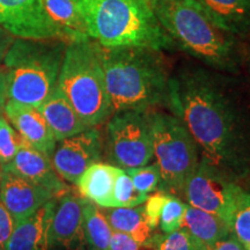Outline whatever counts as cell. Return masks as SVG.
Instances as JSON below:
<instances>
[{
	"mask_svg": "<svg viewBox=\"0 0 250 250\" xmlns=\"http://www.w3.org/2000/svg\"><path fill=\"white\" fill-rule=\"evenodd\" d=\"M66 45L61 40L15 37L1 64L7 99L39 108L57 87Z\"/></svg>",
	"mask_w": 250,
	"mask_h": 250,
	"instance_id": "5b68a950",
	"label": "cell"
},
{
	"mask_svg": "<svg viewBox=\"0 0 250 250\" xmlns=\"http://www.w3.org/2000/svg\"><path fill=\"white\" fill-rule=\"evenodd\" d=\"M169 193L159 191L153 195L148 196L146 202L144 203V208H145V214L147 218L148 225L153 230H156L159 228V221H160V215L162 208H164L166 201H167Z\"/></svg>",
	"mask_w": 250,
	"mask_h": 250,
	"instance_id": "f546056e",
	"label": "cell"
},
{
	"mask_svg": "<svg viewBox=\"0 0 250 250\" xmlns=\"http://www.w3.org/2000/svg\"><path fill=\"white\" fill-rule=\"evenodd\" d=\"M56 197L50 190L9 171L0 174V199L15 224L29 218Z\"/></svg>",
	"mask_w": 250,
	"mask_h": 250,
	"instance_id": "4fadbf2b",
	"label": "cell"
},
{
	"mask_svg": "<svg viewBox=\"0 0 250 250\" xmlns=\"http://www.w3.org/2000/svg\"><path fill=\"white\" fill-rule=\"evenodd\" d=\"M0 171H1V169H0Z\"/></svg>",
	"mask_w": 250,
	"mask_h": 250,
	"instance_id": "f35d334b",
	"label": "cell"
},
{
	"mask_svg": "<svg viewBox=\"0 0 250 250\" xmlns=\"http://www.w3.org/2000/svg\"><path fill=\"white\" fill-rule=\"evenodd\" d=\"M111 229L127 234L140 246L152 248L155 230L148 225L144 204L133 208H103Z\"/></svg>",
	"mask_w": 250,
	"mask_h": 250,
	"instance_id": "44dd1931",
	"label": "cell"
},
{
	"mask_svg": "<svg viewBox=\"0 0 250 250\" xmlns=\"http://www.w3.org/2000/svg\"><path fill=\"white\" fill-rule=\"evenodd\" d=\"M55 197L29 218L15 224L5 250H49L48 228Z\"/></svg>",
	"mask_w": 250,
	"mask_h": 250,
	"instance_id": "2e32d148",
	"label": "cell"
},
{
	"mask_svg": "<svg viewBox=\"0 0 250 250\" xmlns=\"http://www.w3.org/2000/svg\"><path fill=\"white\" fill-rule=\"evenodd\" d=\"M232 233L246 250H250V191L243 190L229 221Z\"/></svg>",
	"mask_w": 250,
	"mask_h": 250,
	"instance_id": "cb8c5ba5",
	"label": "cell"
},
{
	"mask_svg": "<svg viewBox=\"0 0 250 250\" xmlns=\"http://www.w3.org/2000/svg\"></svg>",
	"mask_w": 250,
	"mask_h": 250,
	"instance_id": "ab89813d",
	"label": "cell"
},
{
	"mask_svg": "<svg viewBox=\"0 0 250 250\" xmlns=\"http://www.w3.org/2000/svg\"><path fill=\"white\" fill-rule=\"evenodd\" d=\"M0 169L13 173L37 186L45 188L55 196L62 195L70 189L55 170L51 159L37 151L24 140L21 143L13 160Z\"/></svg>",
	"mask_w": 250,
	"mask_h": 250,
	"instance_id": "9a60e30c",
	"label": "cell"
},
{
	"mask_svg": "<svg viewBox=\"0 0 250 250\" xmlns=\"http://www.w3.org/2000/svg\"><path fill=\"white\" fill-rule=\"evenodd\" d=\"M0 174H1V171H0Z\"/></svg>",
	"mask_w": 250,
	"mask_h": 250,
	"instance_id": "74e56055",
	"label": "cell"
},
{
	"mask_svg": "<svg viewBox=\"0 0 250 250\" xmlns=\"http://www.w3.org/2000/svg\"><path fill=\"white\" fill-rule=\"evenodd\" d=\"M224 30L240 37L250 33V0H197Z\"/></svg>",
	"mask_w": 250,
	"mask_h": 250,
	"instance_id": "d6986e66",
	"label": "cell"
},
{
	"mask_svg": "<svg viewBox=\"0 0 250 250\" xmlns=\"http://www.w3.org/2000/svg\"><path fill=\"white\" fill-rule=\"evenodd\" d=\"M153 250H208L181 227L173 233H156L152 241Z\"/></svg>",
	"mask_w": 250,
	"mask_h": 250,
	"instance_id": "484cf974",
	"label": "cell"
},
{
	"mask_svg": "<svg viewBox=\"0 0 250 250\" xmlns=\"http://www.w3.org/2000/svg\"><path fill=\"white\" fill-rule=\"evenodd\" d=\"M245 188L199 159L184 188L188 204L223 218L229 225L233 211Z\"/></svg>",
	"mask_w": 250,
	"mask_h": 250,
	"instance_id": "9c48e42d",
	"label": "cell"
},
{
	"mask_svg": "<svg viewBox=\"0 0 250 250\" xmlns=\"http://www.w3.org/2000/svg\"><path fill=\"white\" fill-rule=\"evenodd\" d=\"M2 115L24 142L51 159L57 140L39 108L7 99Z\"/></svg>",
	"mask_w": 250,
	"mask_h": 250,
	"instance_id": "5bb4252c",
	"label": "cell"
},
{
	"mask_svg": "<svg viewBox=\"0 0 250 250\" xmlns=\"http://www.w3.org/2000/svg\"><path fill=\"white\" fill-rule=\"evenodd\" d=\"M96 46L111 115L125 110H149L167 104L169 74L166 71L161 51L146 48H104L98 43Z\"/></svg>",
	"mask_w": 250,
	"mask_h": 250,
	"instance_id": "7a4b0ae2",
	"label": "cell"
},
{
	"mask_svg": "<svg viewBox=\"0 0 250 250\" xmlns=\"http://www.w3.org/2000/svg\"><path fill=\"white\" fill-rule=\"evenodd\" d=\"M125 171L131 177L136 189L144 195L148 196L160 187L161 174L156 162L143 166V167L130 168Z\"/></svg>",
	"mask_w": 250,
	"mask_h": 250,
	"instance_id": "f1b7e54d",
	"label": "cell"
},
{
	"mask_svg": "<svg viewBox=\"0 0 250 250\" xmlns=\"http://www.w3.org/2000/svg\"><path fill=\"white\" fill-rule=\"evenodd\" d=\"M103 139L96 126L58 142L51 155L55 170L62 180L76 184L89 166L100 162L103 154Z\"/></svg>",
	"mask_w": 250,
	"mask_h": 250,
	"instance_id": "30bf717a",
	"label": "cell"
},
{
	"mask_svg": "<svg viewBox=\"0 0 250 250\" xmlns=\"http://www.w3.org/2000/svg\"><path fill=\"white\" fill-rule=\"evenodd\" d=\"M137 2H139V4H142L143 6H145V7H148L152 9V6H153V0H136ZM153 11V9H152Z\"/></svg>",
	"mask_w": 250,
	"mask_h": 250,
	"instance_id": "d590c367",
	"label": "cell"
},
{
	"mask_svg": "<svg viewBox=\"0 0 250 250\" xmlns=\"http://www.w3.org/2000/svg\"><path fill=\"white\" fill-rule=\"evenodd\" d=\"M89 39L104 48L173 49L151 8L136 0H77Z\"/></svg>",
	"mask_w": 250,
	"mask_h": 250,
	"instance_id": "277c9868",
	"label": "cell"
},
{
	"mask_svg": "<svg viewBox=\"0 0 250 250\" xmlns=\"http://www.w3.org/2000/svg\"><path fill=\"white\" fill-rule=\"evenodd\" d=\"M211 250H246L245 247L241 245V242L236 239V236L233 233L225 239L215 243V246Z\"/></svg>",
	"mask_w": 250,
	"mask_h": 250,
	"instance_id": "d6a6232c",
	"label": "cell"
},
{
	"mask_svg": "<svg viewBox=\"0 0 250 250\" xmlns=\"http://www.w3.org/2000/svg\"><path fill=\"white\" fill-rule=\"evenodd\" d=\"M83 204V197L71 189L55 197L48 228L49 250H87Z\"/></svg>",
	"mask_w": 250,
	"mask_h": 250,
	"instance_id": "7c38bea8",
	"label": "cell"
},
{
	"mask_svg": "<svg viewBox=\"0 0 250 250\" xmlns=\"http://www.w3.org/2000/svg\"><path fill=\"white\" fill-rule=\"evenodd\" d=\"M0 250H5L4 248H2V247H0Z\"/></svg>",
	"mask_w": 250,
	"mask_h": 250,
	"instance_id": "8d00e7d4",
	"label": "cell"
},
{
	"mask_svg": "<svg viewBox=\"0 0 250 250\" xmlns=\"http://www.w3.org/2000/svg\"><path fill=\"white\" fill-rule=\"evenodd\" d=\"M0 26L20 39L66 42L46 14L42 0H0Z\"/></svg>",
	"mask_w": 250,
	"mask_h": 250,
	"instance_id": "8fae6325",
	"label": "cell"
},
{
	"mask_svg": "<svg viewBox=\"0 0 250 250\" xmlns=\"http://www.w3.org/2000/svg\"><path fill=\"white\" fill-rule=\"evenodd\" d=\"M22 138L4 115H0V168L13 160Z\"/></svg>",
	"mask_w": 250,
	"mask_h": 250,
	"instance_id": "83f0119b",
	"label": "cell"
},
{
	"mask_svg": "<svg viewBox=\"0 0 250 250\" xmlns=\"http://www.w3.org/2000/svg\"><path fill=\"white\" fill-rule=\"evenodd\" d=\"M152 9L175 46L215 71H237L236 36L219 27L197 0H153Z\"/></svg>",
	"mask_w": 250,
	"mask_h": 250,
	"instance_id": "3957f363",
	"label": "cell"
},
{
	"mask_svg": "<svg viewBox=\"0 0 250 250\" xmlns=\"http://www.w3.org/2000/svg\"><path fill=\"white\" fill-rule=\"evenodd\" d=\"M121 168L114 165L95 162L81 175L77 186L80 196L100 208H112V193Z\"/></svg>",
	"mask_w": 250,
	"mask_h": 250,
	"instance_id": "ac0fdd59",
	"label": "cell"
},
{
	"mask_svg": "<svg viewBox=\"0 0 250 250\" xmlns=\"http://www.w3.org/2000/svg\"><path fill=\"white\" fill-rule=\"evenodd\" d=\"M228 73L186 64L169 76L167 105L201 159L236 182L250 176V105Z\"/></svg>",
	"mask_w": 250,
	"mask_h": 250,
	"instance_id": "6da1fadb",
	"label": "cell"
},
{
	"mask_svg": "<svg viewBox=\"0 0 250 250\" xmlns=\"http://www.w3.org/2000/svg\"><path fill=\"white\" fill-rule=\"evenodd\" d=\"M83 228L87 250H109L112 229L103 208L83 198Z\"/></svg>",
	"mask_w": 250,
	"mask_h": 250,
	"instance_id": "603a6c76",
	"label": "cell"
},
{
	"mask_svg": "<svg viewBox=\"0 0 250 250\" xmlns=\"http://www.w3.org/2000/svg\"><path fill=\"white\" fill-rule=\"evenodd\" d=\"M153 154L161 174L160 191L183 195L198 165V147L183 122L173 114L149 111Z\"/></svg>",
	"mask_w": 250,
	"mask_h": 250,
	"instance_id": "52a82bcc",
	"label": "cell"
},
{
	"mask_svg": "<svg viewBox=\"0 0 250 250\" xmlns=\"http://www.w3.org/2000/svg\"><path fill=\"white\" fill-rule=\"evenodd\" d=\"M187 204L175 195H168L162 208L159 227L161 233H173L182 227Z\"/></svg>",
	"mask_w": 250,
	"mask_h": 250,
	"instance_id": "4316f807",
	"label": "cell"
},
{
	"mask_svg": "<svg viewBox=\"0 0 250 250\" xmlns=\"http://www.w3.org/2000/svg\"><path fill=\"white\" fill-rule=\"evenodd\" d=\"M105 142L111 165L123 170L148 165L154 158L149 110H125L111 115Z\"/></svg>",
	"mask_w": 250,
	"mask_h": 250,
	"instance_id": "ba28073f",
	"label": "cell"
},
{
	"mask_svg": "<svg viewBox=\"0 0 250 250\" xmlns=\"http://www.w3.org/2000/svg\"><path fill=\"white\" fill-rule=\"evenodd\" d=\"M109 250H153V248L140 246L127 234L112 230Z\"/></svg>",
	"mask_w": 250,
	"mask_h": 250,
	"instance_id": "4dcf8cb0",
	"label": "cell"
},
{
	"mask_svg": "<svg viewBox=\"0 0 250 250\" xmlns=\"http://www.w3.org/2000/svg\"><path fill=\"white\" fill-rule=\"evenodd\" d=\"M182 227L204 248L211 250L215 243L232 233L223 218L187 204Z\"/></svg>",
	"mask_w": 250,
	"mask_h": 250,
	"instance_id": "ffe728a7",
	"label": "cell"
},
{
	"mask_svg": "<svg viewBox=\"0 0 250 250\" xmlns=\"http://www.w3.org/2000/svg\"><path fill=\"white\" fill-rule=\"evenodd\" d=\"M147 197L136 189L126 171L120 170L112 193V208H133L142 205L146 202Z\"/></svg>",
	"mask_w": 250,
	"mask_h": 250,
	"instance_id": "d4e9b609",
	"label": "cell"
},
{
	"mask_svg": "<svg viewBox=\"0 0 250 250\" xmlns=\"http://www.w3.org/2000/svg\"><path fill=\"white\" fill-rule=\"evenodd\" d=\"M42 2L50 20L62 31L66 43L90 40L77 0H42Z\"/></svg>",
	"mask_w": 250,
	"mask_h": 250,
	"instance_id": "7402d4cb",
	"label": "cell"
},
{
	"mask_svg": "<svg viewBox=\"0 0 250 250\" xmlns=\"http://www.w3.org/2000/svg\"><path fill=\"white\" fill-rule=\"evenodd\" d=\"M15 36L12 35L9 31H7L5 28L0 26V66H1L2 61H4L6 54H7L9 46L14 42Z\"/></svg>",
	"mask_w": 250,
	"mask_h": 250,
	"instance_id": "836d02e7",
	"label": "cell"
},
{
	"mask_svg": "<svg viewBox=\"0 0 250 250\" xmlns=\"http://www.w3.org/2000/svg\"><path fill=\"white\" fill-rule=\"evenodd\" d=\"M39 109L57 142L89 129L58 87H56Z\"/></svg>",
	"mask_w": 250,
	"mask_h": 250,
	"instance_id": "e0dca14e",
	"label": "cell"
},
{
	"mask_svg": "<svg viewBox=\"0 0 250 250\" xmlns=\"http://www.w3.org/2000/svg\"><path fill=\"white\" fill-rule=\"evenodd\" d=\"M57 87L88 127L110 118V100L94 41L67 43Z\"/></svg>",
	"mask_w": 250,
	"mask_h": 250,
	"instance_id": "8992f818",
	"label": "cell"
},
{
	"mask_svg": "<svg viewBox=\"0 0 250 250\" xmlns=\"http://www.w3.org/2000/svg\"><path fill=\"white\" fill-rule=\"evenodd\" d=\"M15 226V221L0 199V247L4 248Z\"/></svg>",
	"mask_w": 250,
	"mask_h": 250,
	"instance_id": "1f68e13d",
	"label": "cell"
},
{
	"mask_svg": "<svg viewBox=\"0 0 250 250\" xmlns=\"http://www.w3.org/2000/svg\"><path fill=\"white\" fill-rule=\"evenodd\" d=\"M7 101V80L2 66H0V115L4 112L5 103Z\"/></svg>",
	"mask_w": 250,
	"mask_h": 250,
	"instance_id": "e575fe53",
	"label": "cell"
}]
</instances>
